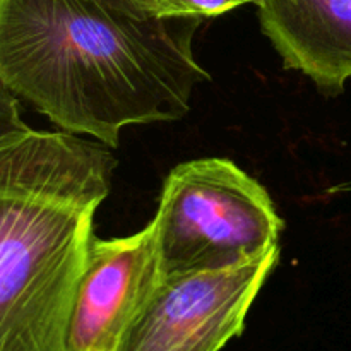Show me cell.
<instances>
[{"mask_svg": "<svg viewBox=\"0 0 351 351\" xmlns=\"http://www.w3.org/2000/svg\"><path fill=\"white\" fill-rule=\"evenodd\" d=\"M201 17L137 0H0V81L71 134L119 146L129 125L178 120L209 75Z\"/></svg>", "mask_w": 351, "mask_h": 351, "instance_id": "cell-1", "label": "cell"}, {"mask_svg": "<svg viewBox=\"0 0 351 351\" xmlns=\"http://www.w3.org/2000/svg\"><path fill=\"white\" fill-rule=\"evenodd\" d=\"M115 158L71 132L0 149V351H69L75 288Z\"/></svg>", "mask_w": 351, "mask_h": 351, "instance_id": "cell-2", "label": "cell"}, {"mask_svg": "<svg viewBox=\"0 0 351 351\" xmlns=\"http://www.w3.org/2000/svg\"><path fill=\"white\" fill-rule=\"evenodd\" d=\"M151 223L160 280L263 259L278 249L285 226L266 189L225 158L175 167Z\"/></svg>", "mask_w": 351, "mask_h": 351, "instance_id": "cell-3", "label": "cell"}, {"mask_svg": "<svg viewBox=\"0 0 351 351\" xmlns=\"http://www.w3.org/2000/svg\"><path fill=\"white\" fill-rule=\"evenodd\" d=\"M280 249L225 271L160 280L113 351H221L245 319Z\"/></svg>", "mask_w": 351, "mask_h": 351, "instance_id": "cell-4", "label": "cell"}, {"mask_svg": "<svg viewBox=\"0 0 351 351\" xmlns=\"http://www.w3.org/2000/svg\"><path fill=\"white\" fill-rule=\"evenodd\" d=\"M160 283L153 223L130 237H91L69 321V351H113Z\"/></svg>", "mask_w": 351, "mask_h": 351, "instance_id": "cell-5", "label": "cell"}, {"mask_svg": "<svg viewBox=\"0 0 351 351\" xmlns=\"http://www.w3.org/2000/svg\"><path fill=\"white\" fill-rule=\"evenodd\" d=\"M263 33L283 58L326 95L351 79V0H259Z\"/></svg>", "mask_w": 351, "mask_h": 351, "instance_id": "cell-6", "label": "cell"}, {"mask_svg": "<svg viewBox=\"0 0 351 351\" xmlns=\"http://www.w3.org/2000/svg\"><path fill=\"white\" fill-rule=\"evenodd\" d=\"M160 16L177 17H215L259 0H137Z\"/></svg>", "mask_w": 351, "mask_h": 351, "instance_id": "cell-7", "label": "cell"}, {"mask_svg": "<svg viewBox=\"0 0 351 351\" xmlns=\"http://www.w3.org/2000/svg\"><path fill=\"white\" fill-rule=\"evenodd\" d=\"M31 130L21 117L17 98L0 81V149L23 139Z\"/></svg>", "mask_w": 351, "mask_h": 351, "instance_id": "cell-8", "label": "cell"}]
</instances>
